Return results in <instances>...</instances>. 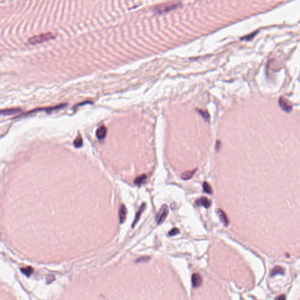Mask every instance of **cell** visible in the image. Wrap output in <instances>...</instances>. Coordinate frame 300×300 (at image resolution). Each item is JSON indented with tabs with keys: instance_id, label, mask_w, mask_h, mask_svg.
Returning a JSON list of instances; mask_svg holds the SVG:
<instances>
[{
	"instance_id": "obj_1",
	"label": "cell",
	"mask_w": 300,
	"mask_h": 300,
	"mask_svg": "<svg viewBox=\"0 0 300 300\" xmlns=\"http://www.w3.org/2000/svg\"><path fill=\"white\" fill-rule=\"evenodd\" d=\"M179 6L180 4L177 2H169L167 3H163L157 6L154 8V11L156 13L162 14L172 11L173 9L177 8Z\"/></svg>"
},
{
	"instance_id": "obj_2",
	"label": "cell",
	"mask_w": 300,
	"mask_h": 300,
	"mask_svg": "<svg viewBox=\"0 0 300 300\" xmlns=\"http://www.w3.org/2000/svg\"><path fill=\"white\" fill-rule=\"evenodd\" d=\"M54 37L55 36L54 34L51 32L41 33L40 35L33 36L31 38H29L28 40V42L31 45H36V44L42 43L45 41L51 40L54 38Z\"/></svg>"
},
{
	"instance_id": "obj_3",
	"label": "cell",
	"mask_w": 300,
	"mask_h": 300,
	"mask_svg": "<svg viewBox=\"0 0 300 300\" xmlns=\"http://www.w3.org/2000/svg\"><path fill=\"white\" fill-rule=\"evenodd\" d=\"M169 212V209L167 205H164L161 207L160 210L157 215L156 220L158 225H160L167 218Z\"/></svg>"
},
{
	"instance_id": "obj_4",
	"label": "cell",
	"mask_w": 300,
	"mask_h": 300,
	"mask_svg": "<svg viewBox=\"0 0 300 300\" xmlns=\"http://www.w3.org/2000/svg\"><path fill=\"white\" fill-rule=\"evenodd\" d=\"M279 104L280 107L287 113H290L293 109V104L285 97L281 96L279 98Z\"/></svg>"
},
{
	"instance_id": "obj_5",
	"label": "cell",
	"mask_w": 300,
	"mask_h": 300,
	"mask_svg": "<svg viewBox=\"0 0 300 300\" xmlns=\"http://www.w3.org/2000/svg\"><path fill=\"white\" fill-rule=\"evenodd\" d=\"M127 207L124 205L122 204L120 206V209H119V219H120L121 223H123L125 222V220L126 219V218H127Z\"/></svg>"
},
{
	"instance_id": "obj_6",
	"label": "cell",
	"mask_w": 300,
	"mask_h": 300,
	"mask_svg": "<svg viewBox=\"0 0 300 300\" xmlns=\"http://www.w3.org/2000/svg\"><path fill=\"white\" fill-rule=\"evenodd\" d=\"M192 283L193 287L197 288L200 286L202 283V278L199 273H194L192 275Z\"/></svg>"
},
{
	"instance_id": "obj_7",
	"label": "cell",
	"mask_w": 300,
	"mask_h": 300,
	"mask_svg": "<svg viewBox=\"0 0 300 300\" xmlns=\"http://www.w3.org/2000/svg\"><path fill=\"white\" fill-rule=\"evenodd\" d=\"M196 204L198 206H203L205 208H209L211 207V201L206 197L203 196L196 200Z\"/></svg>"
},
{
	"instance_id": "obj_8",
	"label": "cell",
	"mask_w": 300,
	"mask_h": 300,
	"mask_svg": "<svg viewBox=\"0 0 300 300\" xmlns=\"http://www.w3.org/2000/svg\"><path fill=\"white\" fill-rule=\"evenodd\" d=\"M217 213L219 216V218L220 219V221L223 223V224L225 226H227L229 223V221L228 218L226 214L225 213V212L223 210L220 209H218Z\"/></svg>"
},
{
	"instance_id": "obj_9",
	"label": "cell",
	"mask_w": 300,
	"mask_h": 300,
	"mask_svg": "<svg viewBox=\"0 0 300 300\" xmlns=\"http://www.w3.org/2000/svg\"><path fill=\"white\" fill-rule=\"evenodd\" d=\"M107 134V128L104 126H101L99 127L96 131V136L100 139L103 140L105 138Z\"/></svg>"
},
{
	"instance_id": "obj_10",
	"label": "cell",
	"mask_w": 300,
	"mask_h": 300,
	"mask_svg": "<svg viewBox=\"0 0 300 300\" xmlns=\"http://www.w3.org/2000/svg\"><path fill=\"white\" fill-rule=\"evenodd\" d=\"M146 207V204L145 203H142V205L140 207V209L138 211V212H137V214L135 215V218L134 219L133 223L132 224V227H133L135 226V225H136V223L139 222V220L140 219V217H141V215L142 213L144 212V211L145 210Z\"/></svg>"
},
{
	"instance_id": "obj_11",
	"label": "cell",
	"mask_w": 300,
	"mask_h": 300,
	"mask_svg": "<svg viewBox=\"0 0 300 300\" xmlns=\"http://www.w3.org/2000/svg\"><path fill=\"white\" fill-rule=\"evenodd\" d=\"M21 110L19 108H9V109H5V110H0V115H3V116H8V115H13L17 114L19 112H20Z\"/></svg>"
},
{
	"instance_id": "obj_12",
	"label": "cell",
	"mask_w": 300,
	"mask_h": 300,
	"mask_svg": "<svg viewBox=\"0 0 300 300\" xmlns=\"http://www.w3.org/2000/svg\"><path fill=\"white\" fill-rule=\"evenodd\" d=\"M284 274H285L284 268L281 267V266H275L274 267L273 269L272 270L271 274H270V277H273L277 274L284 275Z\"/></svg>"
},
{
	"instance_id": "obj_13",
	"label": "cell",
	"mask_w": 300,
	"mask_h": 300,
	"mask_svg": "<svg viewBox=\"0 0 300 300\" xmlns=\"http://www.w3.org/2000/svg\"><path fill=\"white\" fill-rule=\"evenodd\" d=\"M196 169H195L193 170L187 171L184 172L181 175V178L184 180H188L191 179L193 177V174L196 173Z\"/></svg>"
},
{
	"instance_id": "obj_14",
	"label": "cell",
	"mask_w": 300,
	"mask_h": 300,
	"mask_svg": "<svg viewBox=\"0 0 300 300\" xmlns=\"http://www.w3.org/2000/svg\"><path fill=\"white\" fill-rule=\"evenodd\" d=\"M147 178V175L146 174L141 175L135 178L134 180V184L137 186H141V185H142L145 182V180H146Z\"/></svg>"
},
{
	"instance_id": "obj_15",
	"label": "cell",
	"mask_w": 300,
	"mask_h": 300,
	"mask_svg": "<svg viewBox=\"0 0 300 300\" xmlns=\"http://www.w3.org/2000/svg\"><path fill=\"white\" fill-rule=\"evenodd\" d=\"M21 271L22 273L24 274L25 275H26L27 276L29 277L33 273V270L31 267H26L22 268L21 269Z\"/></svg>"
},
{
	"instance_id": "obj_16",
	"label": "cell",
	"mask_w": 300,
	"mask_h": 300,
	"mask_svg": "<svg viewBox=\"0 0 300 300\" xmlns=\"http://www.w3.org/2000/svg\"><path fill=\"white\" fill-rule=\"evenodd\" d=\"M74 146L76 148H80L83 146V139L80 135H78L74 141Z\"/></svg>"
},
{
	"instance_id": "obj_17",
	"label": "cell",
	"mask_w": 300,
	"mask_h": 300,
	"mask_svg": "<svg viewBox=\"0 0 300 300\" xmlns=\"http://www.w3.org/2000/svg\"><path fill=\"white\" fill-rule=\"evenodd\" d=\"M259 32V31H255V32H252V33H250V34H249V35H246V36H245L242 37V38H241V40H246V41L251 40H253L254 38L255 37V36H256V35L257 34V32Z\"/></svg>"
},
{
	"instance_id": "obj_18",
	"label": "cell",
	"mask_w": 300,
	"mask_h": 300,
	"mask_svg": "<svg viewBox=\"0 0 300 300\" xmlns=\"http://www.w3.org/2000/svg\"><path fill=\"white\" fill-rule=\"evenodd\" d=\"M203 191L207 193H209V194H212V187L207 182H204L203 184Z\"/></svg>"
},
{
	"instance_id": "obj_19",
	"label": "cell",
	"mask_w": 300,
	"mask_h": 300,
	"mask_svg": "<svg viewBox=\"0 0 300 300\" xmlns=\"http://www.w3.org/2000/svg\"><path fill=\"white\" fill-rule=\"evenodd\" d=\"M198 113L200 114V116L206 120V121H209V119H210V116H209V114L208 113V112L207 111H204L203 110H198Z\"/></svg>"
},
{
	"instance_id": "obj_20",
	"label": "cell",
	"mask_w": 300,
	"mask_h": 300,
	"mask_svg": "<svg viewBox=\"0 0 300 300\" xmlns=\"http://www.w3.org/2000/svg\"><path fill=\"white\" fill-rule=\"evenodd\" d=\"M180 233V229H178V228L175 227V228H173V229H171V230L169 232L168 234H169V236H175V235H177V234H179Z\"/></svg>"
},
{
	"instance_id": "obj_21",
	"label": "cell",
	"mask_w": 300,
	"mask_h": 300,
	"mask_svg": "<svg viewBox=\"0 0 300 300\" xmlns=\"http://www.w3.org/2000/svg\"><path fill=\"white\" fill-rule=\"evenodd\" d=\"M150 259V257H141V258H140L139 259H137L136 260V262H147L148 260Z\"/></svg>"
},
{
	"instance_id": "obj_22",
	"label": "cell",
	"mask_w": 300,
	"mask_h": 300,
	"mask_svg": "<svg viewBox=\"0 0 300 300\" xmlns=\"http://www.w3.org/2000/svg\"><path fill=\"white\" fill-rule=\"evenodd\" d=\"M276 299H278V300H285L286 299V296L284 295H280V297H277Z\"/></svg>"
}]
</instances>
